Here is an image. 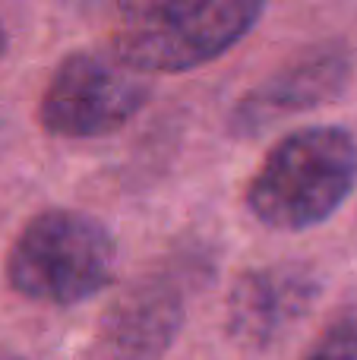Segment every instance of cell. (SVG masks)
Masks as SVG:
<instances>
[{
	"label": "cell",
	"instance_id": "obj_9",
	"mask_svg": "<svg viewBox=\"0 0 357 360\" xmlns=\"http://www.w3.org/2000/svg\"><path fill=\"white\" fill-rule=\"evenodd\" d=\"M4 44H6V35H4V22H0V54H4Z\"/></svg>",
	"mask_w": 357,
	"mask_h": 360
},
{
	"label": "cell",
	"instance_id": "obj_5",
	"mask_svg": "<svg viewBox=\"0 0 357 360\" xmlns=\"http://www.w3.org/2000/svg\"><path fill=\"white\" fill-rule=\"evenodd\" d=\"M351 79V51L345 44H316L244 92L228 117L234 136H259L275 124L335 101Z\"/></svg>",
	"mask_w": 357,
	"mask_h": 360
},
{
	"label": "cell",
	"instance_id": "obj_1",
	"mask_svg": "<svg viewBox=\"0 0 357 360\" xmlns=\"http://www.w3.org/2000/svg\"><path fill=\"white\" fill-rule=\"evenodd\" d=\"M357 186V139L345 127L285 136L247 186V209L275 231H307L332 218Z\"/></svg>",
	"mask_w": 357,
	"mask_h": 360
},
{
	"label": "cell",
	"instance_id": "obj_6",
	"mask_svg": "<svg viewBox=\"0 0 357 360\" xmlns=\"http://www.w3.org/2000/svg\"><path fill=\"white\" fill-rule=\"evenodd\" d=\"M323 278L307 262H272L244 272L228 297V332L244 348L278 345L320 300Z\"/></svg>",
	"mask_w": 357,
	"mask_h": 360
},
{
	"label": "cell",
	"instance_id": "obj_3",
	"mask_svg": "<svg viewBox=\"0 0 357 360\" xmlns=\"http://www.w3.org/2000/svg\"><path fill=\"white\" fill-rule=\"evenodd\" d=\"M117 269L111 231L86 212H38L13 240L6 278L13 291L41 304L70 307L101 294Z\"/></svg>",
	"mask_w": 357,
	"mask_h": 360
},
{
	"label": "cell",
	"instance_id": "obj_4",
	"mask_svg": "<svg viewBox=\"0 0 357 360\" xmlns=\"http://www.w3.org/2000/svg\"><path fill=\"white\" fill-rule=\"evenodd\" d=\"M145 101L149 82L143 73L98 51H73L51 73L38 120L51 136L92 139L120 130Z\"/></svg>",
	"mask_w": 357,
	"mask_h": 360
},
{
	"label": "cell",
	"instance_id": "obj_2",
	"mask_svg": "<svg viewBox=\"0 0 357 360\" xmlns=\"http://www.w3.org/2000/svg\"><path fill=\"white\" fill-rule=\"evenodd\" d=\"M266 6L259 0L130 4L114 25V57L136 73H183L244 41Z\"/></svg>",
	"mask_w": 357,
	"mask_h": 360
},
{
	"label": "cell",
	"instance_id": "obj_7",
	"mask_svg": "<svg viewBox=\"0 0 357 360\" xmlns=\"http://www.w3.org/2000/svg\"><path fill=\"white\" fill-rule=\"evenodd\" d=\"M183 326L181 291L168 278L130 285L101 319V345L111 360H162Z\"/></svg>",
	"mask_w": 357,
	"mask_h": 360
},
{
	"label": "cell",
	"instance_id": "obj_10",
	"mask_svg": "<svg viewBox=\"0 0 357 360\" xmlns=\"http://www.w3.org/2000/svg\"><path fill=\"white\" fill-rule=\"evenodd\" d=\"M0 360H22V357H16V354H0Z\"/></svg>",
	"mask_w": 357,
	"mask_h": 360
},
{
	"label": "cell",
	"instance_id": "obj_8",
	"mask_svg": "<svg viewBox=\"0 0 357 360\" xmlns=\"http://www.w3.org/2000/svg\"><path fill=\"white\" fill-rule=\"evenodd\" d=\"M307 360H357V310L335 319L316 338Z\"/></svg>",
	"mask_w": 357,
	"mask_h": 360
}]
</instances>
